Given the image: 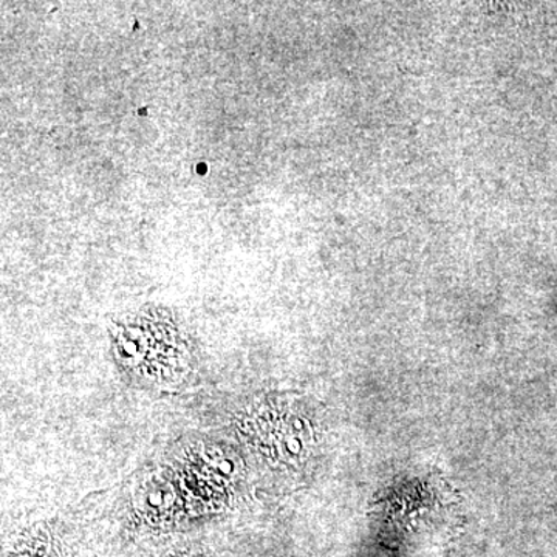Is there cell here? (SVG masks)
<instances>
[{"label": "cell", "instance_id": "1", "mask_svg": "<svg viewBox=\"0 0 557 557\" xmlns=\"http://www.w3.org/2000/svg\"><path fill=\"white\" fill-rule=\"evenodd\" d=\"M121 361L139 372L170 376L183 359L177 329L168 319L138 314L116 333Z\"/></svg>", "mask_w": 557, "mask_h": 557}]
</instances>
